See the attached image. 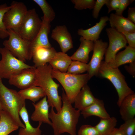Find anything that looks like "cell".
<instances>
[{"label": "cell", "mask_w": 135, "mask_h": 135, "mask_svg": "<svg viewBox=\"0 0 135 135\" xmlns=\"http://www.w3.org/2000/svg\"><path fill=\"white\" fill-rule=\"evenodd\" d=\"M108 21L110 27L115 28L122 34L135 32V24L123 16L112 13L109 17Z\"/></svg>", "instance_id": "obj_18"}, {"label": "cell", "mask_w": 135, "mask_h": 135, "mask_svg": "<svg viewBox=\"0 0 135 135\" xmlns=\"http://www.w3.org/2000/svg\"><path fill=\"white\" fill-rule=\"evenodd\" d=\"M80 46L76 51L71 56L72 60H77L86 63L89 60V55L90 52L93 50L94 42L86 40L82 36L80 37Z\"/></svg>", "instance_id": "obj_21"}, {"label": "cell", "mask_w": 135, "mask_h": 135, "mask_svg": "<svg viewBox=\"0 0 135 135\" xmlns=\"http://www.w3.org/2000/svg\"><path fill=\"white\" fill-rule=\"evenodd\" d=\"M135 61V48L128 46L125 49L116 54L114 60L107 63L113 68H118L120 66L131 63Z\"/></svg>", "instance_id": "obj_23"}, {"label": "cell", "mask_w": 135, "mask_h": 135, "mask_svg": "<svg viewBox=\"0 0 135 135\" xmlns=\"http://www.w3.org/2000/svg\"><path fill=\"white\" fill-rule=\"evenodd\" d=\"M10 9L4 14L3 21L6 29L12 30L16 32L22 24L28 10L22 2L13 1Z\"/></svg>", "instance_id": "obj_9"}, {"label": "cell", "mask_w": 135, "mask_h": 135, "mask_svg": "<svg viewBox=\"0 0 135 135\" xmlns=\"http://www.w3.org/2000/svg\"><path fill=\"white\" fill-rule=\"evenodd\" d=\"M106 31L109 44L105 54L104 62L107 63L112 62L117 52L126 46L127 41L124 35L115 28H107Z\"/></svg>", "instance_id": "obj_10"}, {"label": "cell", "mask_w": 135, "mask_h": 135, "mask_svg": "<svg viewBox=\"0 0 135 135\" xmlns=\"http://www.w3.org/2000/svg\"><path fill=\"white\" fill-rule=\"evenodd\" d=\"M18 92L24 99H28L35 103L41 98L46 96L43 89L39 86H33L21 90Z\"/></svg>", "instance_id": "obj_27"}, {"label": "cell", "mask_w": 135, "mask_h": 135, "mask_svg": "<svg viewBox=\"0 0 135 135\" xmlns=\"http://www.w3.org/2000/svg\"><path fill=\"white\" fill-rule=\"evenodd\" d=\"M94 42L93 54L88 64V68L87 73L89 80L94 76H98L100 64L108 46V43L103 42L102 39L98 40Z\"/></svg>", "instance_id": "obj_11"}, {"label": "cell", "mask_w": 135, "mask_h": 135, "mask_svg": "<svg viewBox=\"0 0 135 135\" xmlns=\"http://www.w3.org/2000/svg\"><path fill=\"white\" fill-rule=\"evenodd\" d=\"M119 128L124 135H135V118L125 121Z\"/></svg>", "instance_id": "obj_32"}, {"label": "cell", "mask_w": 135, "mask_h": 135, "mask_svg": "<svg viewBox=\"0 0 135 135\" xmlns=\"http://www.w3.org/2000/svg\"><path fill=\"white\" fill-rule=\"evenodd\" d=\"M9 38L3 42L4 47L15 57L25 62L29 60V47L30 42L22 38L11 29L7 30Z\"/></svg>", "instance_id": "obj_7"}, {"label": "cell", "mask_w": 135, "mask_h": 135, "mask_svg": "<svg viewBox=\"0 0 135 135\" xmlns=\"http://www.w3.org/2000/svg\"><path fill=\"white\" fill-rule=\"evenodd\" d=\"M134 1V0H120V4L119 8L116 11L115 14L118 15L122 16L124 10Z\"/></svg>", "instance_id": "obj_36"}, {"label": "cell", "mask_w": 135, "mask_h": 135, "mask_svg": "<svg viewBox=\"0 0 135 135\" xmlns=\"http://www.w3.org/2000/svg\"><path fill=\"white\" fill-rule=\"evenodd\" d=\"M72 60L70 56L61 52H57L48 63L52 69L66 73Z\"/></svg>", "instance_id": "obj_25"}, {"label": "cell", "mask_w": 135, "mask_h": 135, "mask_svg": "<svg viewBox=\"0 0 135 135\" xmlns=\"http://www.w3.org/2000/svg\"><path fill=\"white\" fill-rule=\"evenodd\" d=\"M72 3L74 5V8L78 10L88 8L93 9L96 1L94 0H72Z\"/></svg>", "instance_id": "obj_33"}, {"label": "cell", "mask_w": 135, "mask_h": 135, "mask_svg": "<svg viewBox=\"0 0 135 135\" xmlns=\"http://www.w3.org/2000/svg\"><path fill=\"white\" fill-rule=\"evenodd\" d=\"M40 8L44 16L42 18L45 20L50 22L54 19L55 13L50 6L45 0H33Z\"/></svg>", "instance_id": "obj_29"}, {"label": "cell", "mask_w": 135, "mask_h": 135, "mask_svg": "<svg viewBox=\"0 0 135 135\" xmlns=\"http://www.w3.org/2000/svg\"><path fill=\"white\" fill-rule=\"evenodd\" d=\"M88 64L79 61L72 60L68 69L66 73L78 74L88 71Z\"/></svg>", "instance_id": "obj_30"}, {"label": "cell", "mask_w": 135, "mask_h": 135, "mask_svg": "<svg viewBox=\"0 0 135 135\" xmlns=\"http://www.w3.org/2000/svg\"><path fill=\"white\" fill-rule=\"evenodd\" d=\"M98 75L108 80L114 85L118 95L117 104L118 106L126 96L134 93L128 86L124 76L118 68L111 67L104 61H102L101 63Z\"/></svg>", "instance_id": "obj_5"}, {"label": "cell", "mask_w": 135, "mask_h": 135, "mask_svg": "<svg viewBox=\"0 0 135 135\" xmlns=\"http://www.w3.org/2000/svg\"><path fill=\"white\" fill-rule=\"evenodd\" d=\"M52 68L47 64L36 68V80L34 86L41 87L44 90L50 107L55 108L57 113L62 106L61 97L58 94L59 84L53 80L51 74Z\"/></svg>", "instance_id": "obj_2"}, {"label": "cell", "mask_w": 135, "mask_h": 135, "mask_svg": "<svg viewBox=\"0 0 135 135\" xmlns=\"http://www.w3.org/2000/svg\"><path fill=\"white\" fill-rule=\"evenodd\" d=\"M120 4V0H108L105 4L108 8V13L109 14L113 10H117L119 8Z\"/></svg>", "instance_id": "obj_37"}, {"label": "cell", "mask_w": 135, "mask_h": 135, "mask_svg": "<svg viewBox=\"0 0 135 135\" xmlns=\"http://www.w3.org/2000/svg\"><path fill=\"white\" fill-rule=\"evenodd\" d=\"M0 135H8L19 126L12 117L3 110L0 111Z\"/></svg>", "instance_id": "obj_26"}, {"label": "cell", "mask_w": 135, "mask_h": 135, "mask_svg": "<svg viewBox=\"0 0 135 135\" xmlns=\"http://www.w3.org/2000/svg\"><path fill=\"white\" fill-rule=\"evenodd\" d=\"M42 24V21L35 9H31L28 10L17 33L24 39L30 42L36 36Z\"/></svg>", "instance_id": "obj_8"}, {"label": "cell", "mask_w": 135, "mask_h": 135, "mask_svg": "<svg viewBox=\"0 0 135 135\" xmlns=\"http://www.w3.org/2000/svg\"><path fill=\"white\" fill-rule=\"evenodd\" d=\"M10 6H8L5 3L0 5V38L3 39L8 36L7 30L6 29L3 21L5 13L10 8Z\"/></svg>", "instance_id": "obj_31"}, {"label": "cell", "mask_w": 135, "mask_h": 135, "mask_svg": "<svg viewBox=\"0 0 135 135\" xmlns=\"http://www.w3.org/2000/svg\"><path fill=\"white\" fill-rule=\"evenodd\" d=\"M51 37L58 43L63 52L66 53L73 47L71 34L65 25L56 26L52 30Z\"/></svg>", "instance_id": "obj_14"}, {"label": "cell", "mask_w": 135, "mask_h": 135, "mask_svg": "<svg viewBox=\"0 0 135 135\" xmlns=\"http://www.w3.org/2000/svg\"><path fill=\"white\" fill-rule=\"evenodd\" d=\"M117 120L114 117L100 118L95 126L101 135H109L116 128Z\"/></svg>", "instance_id": "obj_28"}, {"label": "cell", "mask_w": 135, "mask_h": 135, "mask_svg": "<svg viewBox=\"0 0 135 135\" xmlns=\"http://www.w3.org/2000/svg\"><path fill=\"white\" fill-rule=\"evenodd\" d=\"M108 0H97L93 9L92 16L93 18L97 19L98 17L99 12L103 6L105 4Z\"/></svg>", "instance_id": "obj_35"}, {"label": "cell", "mask_w": 135, "mask_h": 135, "mask_svg": "<svg viewBox=\"0 0 135 135\" xmlns=\"http://www.w3.org/2000/svg\"><path fill=\"white\" fill-rule=\"evenodd\" d=\"M124 68L133 77L135 76V61L130 63L129 66H124Z\"/></svg>", "instance_id": "obj_39"}, {"label": "cell", "mask_w": 135, "mask_h": 135, "mask_svg": "<svg viewBox=\"0 0 135 135\" xmlns=\"http://www.w3.org/2000/svg\"><path fill=\"white\" fill-rule=\"evenodd\" d=\"M78 135H101L95 126L85 124L82 125L78 132Z\"/></svg>", "instance_id": "obj_34"}, {"label": "cell", "mask_w": 135, "mask_h": 135, "mask_svg": "<svg viewBox=\"0 0 135 135\" xmlns=\"http://www.w3.org/2000/svg\"><path fill=\"white\" fill-rule=\"evenodd\" d=\"M34 110L30 118L34 121L41 122L51 126L52 122L49 118V108L50 107L46 96L36 104L32 102Z\"/></svg>", "instance_id": "obj_15"}, {"label": "cell", "mask_w": 135, "mask_h": 135, "mask_svg": "<svg viewBox=\"0 0 135 135\" xmlns=\"http://www.w3.org/2000/svg\"><path fill=\"white\" fill-rule=\"evenodd\" d=\"M19 114L24 123L25 127L20 128L18 130V135H41L42 131L40 127L42 122H39L36 128L32 127L30 123L26 106L23 107L20 110Z\"/></svg>", "instance_id": "obj_24"}, {"label": "cell", "mask_w": 135, "mask_h": 135, "mask_svg": "<svg viewBox=\"0 0 135 135\" xmlns=\"http://www.w3.org/2000/svg\"><path fill=\"white\" fill-rule=\"evenodd\" d=\"M36 69L33 66L22 70L9 79V84L21 90L34 86L36 78Z\"/></svg>", "instance_id": "obj_12"}, {"label": "cell", "mask_w": 135, "mask_h": 135, "mask_svg": "<svg viewBox=\"0 0 135 135\" xmlns=\"http://www.w3.org/2000/svg\"><path fill=\"white\" fill-rule=\"evenodd\" d=\"M97 99L86 84L82 88L75 97L74 103V108L80 112L94 103Z\"/></svg>", "instance_id": "obj_17"}, {"label": "cell", "mask_w": 135, "mask_h": 135, "mask_svg": "<svg viewBox=\"0 0 135 135\" xmlns=\"http://www.w3.org/2000/svg\"><path fill=\"white\" fill-rule=\"evenodd\" d=\"M129 20L135 23V7H129L128 11V17Z\"/></svg>", "instance_id": "obj_40"}, {"label": "cell", "mask_w": 135, "mask_h": 135, "mask_svg": "<svg viewBox=\"0 0 135 135\" xmlns=\"http://www.w3.org/2000/svg\"><path fill=\"white\" fill-rule=\"evenodd\" d=\"M0 100L2 110L10 115L19 127L25 128L24 124L20 118L19 112L26 106V100L18 92L6 87L0 78Z\"/></svg>", "instance_id": "obj_3"}, {"label": "cell", "mask_w": 135, "mask_h": 135, "mask_svg": "<svg viewBox=\"0 0 135 135\" xmlns=\"http://www.w3.org/2000/svg\"><path fill=\"white\" fill-rule=\"evenodd\" d=\"M61 97L62 105L59 112L56 113L51 107L49 118L52 120L54 135H60L64 132L76 135V128L80 111L74 108L62 89Z\"/></svg>", "instance_id": "obj_1"}, {"label": "cell", "mask_w": 135, "mask_h": 135, "mask_svg": "<svg viewBox=\"0 0 135 135\" xmlns=\"http://www.w3.org/2000/svg\"><path fill=\"white\" fill-rule=\"evenodd\" d=\"M84 118L92 116H97L100 118H106L110 116L106 110L103 101L97 98L96 102L80 112Z\"/></svg>", "instance_id": "obj_22"}, {"label": "cell", "mask_w": 135, "mask_h": 135, "mask_svg": "<svg viewBox=\"0 0 135 135\" xmlns=\"http://www.w3.org/2000/svg\"></svg>", "instance_id": "obj_43"}, {"label": "cell", "mask_w": 135, "mask_h": 135, "mask_svg": "<svg viewBox=\"0 0 135 135\" xmlns=\"http://www.w3.org/2000/svg\"><path fill=\"white\" fill-rule=\"evenodd\" d=\"M52 76L60 83L70 102L74 103V98L82 88L90 80L88 73L75 74L60 72L52 70Z\"/></svg>", "instance_id": "obj_4"}, {"label": "cell", "mask_w": 135, "mask_h": 135, "mask_svg": "<svg viewBox=\"0 0 135 135\" xmlns=\"http://www.w3.org/2000/svg\"><path fill=\"white\" fill-rule=\"evenodd\" d=\"M42 21V26L39 32L35 38L30 42L28 51L29 60L32 58L33 53L37 48L52 47L48 38L51 26L50 22L43 18Z\"/></svg>", "instance_id": "obj_13"}, {"label": "cell", "mask_w": 135, "mask_h": 135, "mask_svg": "<svg viewBox=\"0 0 135 135\" xmlns=\"http://www.w3.org/2000/svg\"><path fill=\"white\" fill-rule=\"evenodd\" d=\"M57 52L54 48L40 47L34 51L32 57L36 68L44 66L49 62Z\"/></svg>", "instance_id": "obj_19"}, {"label": "cell", "mask_w": 135, "mask_h": 135, "mask_svg": "<svg viewBox=\"0 0 135 135\" xmlns=\"http://www.w3.org/2000/svg\"><path fill=\"white\" fill-rule=\"evenodd\" d=\"M119 112L122 119L124 122L134 118L135 116V94L126 96L121 102Z\"/></svg>", "instance_id": "obj_20"}, {"label": "cell", "mask_w": 135, "mask_h": 135, "mask_svg": "<svg viewBox=\"0 0 135 135\" xmlns=\"http://www.w3.org/2000/svg\"><path fill=\"white\" fill-rule=\"evenodd\" d=\"M108 19L109 17L107 16L101 17L99 22L93 26L87 29H78V34L85 39L94 42L99 40L100 34L107 25Z\"/></svg>", "instance_id": "obj_16"}, {"label": "cell", "mask_w": 135, "mask_h": 135, "mask_svg": "<svg viewBox=\"0 0 135 135\" xmlns=\"http://www.w3.org/2000/svg\"><path fill=\"white\" fill-rule=\"evenodd\" d=\"M0 53L2 57L0 60V78L2 79H9L22 70L33 66L15 57L5 47L0 48Z\"/></svg>", "instance_id": "obj_6"}, {"label": "cell", "mask_w": 135, "mask_h": 135, "mask_svg": "<svg viewBox=\"0 0 135 135\" xmlns=\"http://www.w3.org/2000/svg\"><path fill=\"white\" fill-rule=\"evenodd\" d=\"M109 135H124V134L119 128H115Z\"/></svg>", "instance_id": "obj_41"}, {"label": "cell", "mask_w": 135, "mask_h": 135, "mask_svg": "<svg viewBox=\"0 0 135 135\" xmlns=\"http://www.w3.org/2000/svg\"><path fill=\"white\" fill-rule=\"evenodd\" d=\"M2 110V106L0 100V111Z\"/></svg>", "instance_id": "obj_42"}, {"label": "cell", "mask_w": 135, "mask_h": 135, "mask_svg": "<svg viewBox=\"0 0 135 135\" xmlns=\"http://www.w3.org/2000/svg\"><path fill=\"white\" fill-rule=\"evenodd\" d=\"M124 36L128 46L135 48V32L122 34Z\"/></svg>", "instance_id": "obj_38"}]
</instances>
